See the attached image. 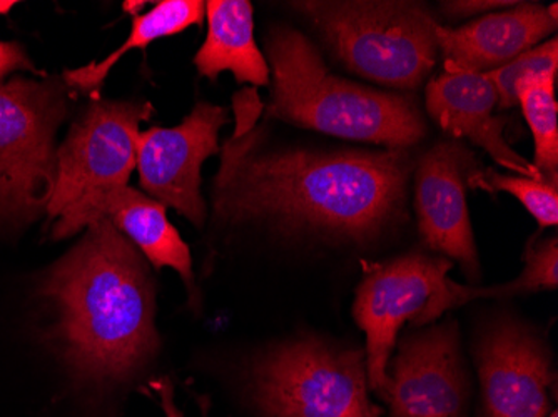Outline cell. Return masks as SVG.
I'll return each mask as SVG.
<instances>
[{
    "label": "cell",
    "mask_w": 558,
    "mask_h": 417,
    "mask_svg": "<svg viewBox=\"0 0 558 417\" xmlns=\"http://www.w3.org/2000/svg\"><path fill=\"white\" fill-rule=\"evenodd\" d=\"M238 125L216 177L222 221L272 219L335 240L368 244L393 228L404 209L413 159L403 149L283 150L255 154V103L234 106Z\"/></svg>",
    "instance_id": "obj_1"
},
{
    "label": "cell",
    "mask_w": 558,
    "mask_h": 417,
    "mask_svg": "<svg viewBox=\"0 0 558 417\" xmlns=\"http://www.w3.org/2000/svg\"><path fill=\"white\" fill-rule=\"evenodd\" d=\"M40 293L58 310L56 341L83 381H124L159 349L155 291L141 253L109 219L86 229Z\"/></svg>",
    "instance_id": "obj_2"
},
{
    "label": "cell",
    "mask_w": 558,
    "mask_h": 417,
    "mask_svg": "<svg viewBox=\"0 0 558 417\" xmlns=\"http://www.w3.org/2000/svg\"><path fill=\"white\" fill-rule=\"evenodd\" d=\"M272 75L268 118L341 139L404 149L425 137L426 124L410 97L341 79L315 44L287 25L266 39Z\"/></svg>",
    "instance_id": "obj_3"
},
{
    "label": "cell",
    "mask_w": 558,
    "mask_h": 417,
    "mask_svg": "<svg viewBox=\"0 0 558 417\" xmlns=\"http://www.w3.org/2000/svg\"><path fill=\"white\" fill-rule=\"evenodd\" d=\"M293 8L344 68L373 83L415 90L437 64L440 22L418 2L308 0Z\"/></svg>",
    "instance_id": "obj_4"
},
{
    "label": "cell",
    "mask_w": 558,
    "mask_h": 417,
    "mask_svg": "<svg viewBox=\"0 0 558 417\" xmlns=\"http://www.w3.org/2000/svg\"><path fill=\"white\" fill-rule=\"evenodd\" d=\"M251 388L266 417H379L369 403L365 351L306 338L255 364Z\"/></svg>",
    "instance_id": "obj_5"
},
{
    "label": "cell",
    "mask_w": 558,
    "mask_h": 417,
    "mask_svg": "<svg viewBox=\"0 0 558 417\" xmlns=\"http://www.w3.org/2000/svg\"><path fill=\"white\" fill-rule=\"evenodd\" d=\"M450 259L410 253L372 265L360 282L353 316L366 334V372L373 393L381 396L398 332L407 322L429 324L454 309Z\"/></svg>",
    "instance_id": "obj_6"
},
{
    "label": "cell",
    "mask_w": 558,
    "mask_h": 417,
    "mask_svg": "<svg viewBox=\"0 0 558 417\" xmlns=\"http://www.w3.org/2000/svg\"><path fill=\"white\" fill-rule=\"evenodd\" d=\"M65 115L59 84L0 81V214L47 209L54 189L56 133Z\"/></svg>",
    "instance_id": "obj_7"
},
{
    "label": "cell",
    "mask_w": 558,
    "mask_h": 417,
    "mask_svg": "<svg viewBox=\"0 0 558 417\" xmlns=\"http://www.w3.org/2000/svg\"><path fill=\"white\" fill-rule=\"evenodd\" d=\"M153 114L150 103L94 100L58 149L49 218L108 191L128 186L136 169L141 122Z\"/></svg>",
    "instance_id": "obj_8"
},
{
    "label": "cell",
    "mask_w": 558,
    "mask_h": 417,
    "mask_svg": "<svg viewBox=\"0 0 558 417\" xmlns=\"http://www.w3.org/2000/svg\"><path fill=\"white\" fill-rule=\"evenodd\" d=\"M226 112L219 106L199 102L180 125L147 128L137 136L141 186L149 197L172 207L196 228L206 221L201 168L219 152V131L228 122Z\"/></svg>",
    "instance_id": "obj_9"
},
{
    "label": "cell",
    "mask_w": 558,
    "mask_h": 417,
    "mask_svg": "<svg viewBox=\"0 0 558 417\" xmlns=\"http://www.w3.org/2000/svg\"><path fill=\"white\" fill-rule=\"evenodd\" d=\"M391 417H469V381L454 321L409 334L388 366Z\"/></svg>",
    "instance_id": "obj_10"
},
{
    "label": "cell",
    "mask_w": 558,
    "mask_h": 417,
    "mask_svg": "<svg viewBox=\"0 0 558 417\" xmlns=\"http://www.w3.org/2000/svg\"><path fill=\"white\" fill-rule=\"evenodd\" d=\"M482 404L476 417H547L554 381L550 353L532 329L510 318L485 329L476 344Z\"/></svg>",
    "instance_id": "obj_11"
},
{
    "label": "cell",
    "mask_w": 558,
    "mask_h": 417,
    "mask_svg": "<svg viewBox=\"0 0 558 417\" xmlns=\"http://www.w3.org/2000/svg\"><path fill=\"white\" fill-rule=\"evenodd\" d=\"M478 169L475 154L465 144L448 139L423 154L415 175V209L423 243L438 256L457 260L470 281H478L480 265L466 189Z\"/></svg>",
    "instance_id": "obj_12"
},
{
    "label": "cell",
    "mask_w": 558,
    "mask_h": 417,
    "mask_svg": "<svg viewBox=\"0 0 558 417\" xmlns=\"http://www.w3.org/2000/svg\"><path fill=\"white\" fill-rule=\"evenodd\" d=\"M102 218L109 219L156 269H174L193 293L190 247L169 222L166 206L133 187H118L72 207L58 218L52 237L64 240Z\"/></svg>",
    "instance_id": "obj_13"
},
{
    "label": "cell",
    "mask_w": 558,
    "mask_h": 417,
    "mask_svg": "<svg viewBox=\"0 0 558 417\" xmlns=\"http://www.w3.org/2000/svg\"><path fill=\"white\" fill-rule=\"evenodd\" d=\"M498 94L488 74L444 71L426 86V109L451 139H466L517 175L542 177L504 136L507 119L495 114Z\"/></svg>",
    "instance_id": "obj_14"
},
{
    "label": "cell",
    "mask_w": 558,
    "mask_h": 417,
    "mask_svg": "<svg viewBox=\"0 0 558 417\" xmlns=\"http://www.w3.org/2000/svg\"><path fill=\"white\" fill-rule=\"evenodd\" d=\"M557 4H519L480 15L462 27H437L444 71L488 74L537 46L557 30Z\"/></svg>",
    "instance_id": "obj_15"
},
{
    "label": "cell",
    "mask_w": 558,
    "mask_h": 417,
    "mask_svg": "<svg viewBox=\"0 0 558 417\" xmlns=\"http://www.w3.org/2000/svg\"><path fill=\"white\" fill-rule=\"evenodd\" d=\"M206 19L208 36L194 58L199 75L215 81L231 72L238 83L268 86L271 72L255 40L253 5L247 0H211Z\"/></svg>",
    "instance_id": "obj_16"
},
{
    "label": "cell",
    "mask_w": 558,
    "mask_h": 417,
    "mask_svg": "<svg viewBox=\"0 0 558 417\" xmlns=\"http://www.w3.org/2000/svg\"><path fill=\"white\" fill-rule=\"evenodd\" d=\"M206 17V2L199 0H165L143 15H134L130 37L102 62H93L74 71H65L68 87L94 93L108 77L111 69L124 58L130 50H146L149 44L162 37L175 36L191 25H197Z\"/></svg>",
    "instance_id": "obj_17"
},
{
    "label": "cell",
    "mask_w": 558,
    "mask_h": 417,
    "mask_svg": "<svg viewBox=\"0 0 558 417\" xmlns=\"http://www.w3.org/2000/svg\"><path fill=\"white\" fill-rule=\"evenodd\" d=\"M558 74L532 75L517 87V103L534 136L535 161L542 177L558 179Z\"/></svg>",
    "instance_id": "obj_18"
},
{
    "label": "cell",
    "mask_w": 558,
    "mask_h": 417,
    "mask_svg": "<svg viewBox=\"0 0 558 417\" xmlns=\"http://www.w3.org/2000/svg\"><path fill=\"white\" fill-rule=\"evenodd\" d=\"M558 285V241H532L526 247L525 268L522 274L507 284L480 287V285H462L454 282V307L472 303L476 299H495L510 297L515 294L535 293L541 290H557Z\"/></svg>",
    "instance_id": "obj_19"
},
{
    "label": "cell",
    "mask_w": 558,
    "mask_h": 417,
    "mask_svg": "<svg viewBox=\"0 0 558 417\" xmlns=\"http://www.w3.org/2000/svg\"><path fill=\"white\" fill-rule=\"evenodd\" d=\"M472 189L485 193H507L522 203L526 211L537 219L541 228H554L558 222V179L525 177L501 174L495 169L473 172L469 181Z\"/></svg>",
    "instance_id": "obj_20"
},
{
    "label": "cell",
    "mask_w": 558,
    "mask_h": 417,
    "mask_svg": "<svg viewBox=\"0 0 558 417\" xmlns=\"http://www.w3.org/2000/svg\"><path fill=\"white\" fill-rule=\"evenodd\" d=\"M558 74V40L551 37L541 46L532 47L517 56L509 64L488 72L498 94V108L517 106V87L532 75Z\"/></svg>",
    "instance_id": "obj_21"
},
{
    "label": "cell",
    "mask_w": 558,
    "mask_h": 417,
    "mask_svg": "<svg viewBox=\"0 0 558 417\" xmlns=\"http://www.w3.org/2000/svg\"><path fill=\"white\" fill-rule=\"evenodd\" d=\"M519 2H505V0H454V2H441L440 11L448 22L469 21L480 15L497 12L498 9L515 8Z\"/></svg>",
    "instance_id": "obj_22"
},
{
    "label": "cell",
    "mask_w": 558,
    "mask_h": 417,
    "mask_svg": "<svg viewBox=\"0 0 558 417\" xmlns=\"http://www.w3.org/2000/svg\"><path fill=\"white\" fill-rule=\"evenodd\" d=\"M14 71H34L33 62L19 44L0 40V81Z\"/></svg>",
    "instance_id": "obj_23"
},
{
    "label": "cell",
    "mask_w": 558,
    "mask_h": 417,
    "mask_svg": "<svg viewBox=\"0 0 558 417\" xmlns=\"http://www.w3.org/2000/svg\"><path fill=\"white\" fill-rule=\"evenodd\" d=\"M153 388L158 393L159 404H161L166 417H183L180 407L175 406L174 388H172L171 381L168 378L158 379V381L153 382Z\"/></svg>",
    "instance_id": "obj_24"
},
{
    "label": "cell",
    "mask_w": 558,
    "mask_h": 417,
    "mask_svg": "<svg viewBox=\"0 0 558 417\" xmlns=\"http://www.w3.org/2000/svg\"><path fill=\"white\" fill-rule=\"evenodd\" d=\"M547 417H558V416H557V410H551L550 416H547Z\"/></svg>",
    "instance_id": "obj_25"
}]
</instances>
